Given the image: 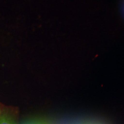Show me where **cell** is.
Instances as JSON below:
<instances>
[{"mask_svg":"<svg viewBox=\"0 0 124 124\" xmlns=\"http://www.w3.org/2000/svg\"><path fill=\"white\" fill-rule=\"evenodd\" d=\"M0 124H16L14 121L5 114H1L0 117Z\"/></svg>","mask_w":124,"mask_h":124,"instance_id":"6da1fadb","label":"cell"},{"mask_svg":"<svg viewBox=\"0 0 124 124\" xmlns=\"http://www.w3.org/2000/svg\"><path fill=\"white\" fill-rule=\"evenodd\" d=\"M1 111H0V117H1Z\"/></svg>","mask_w":124,"mask_h":124,"instance_id":"7a4b0ae2","label":"cell"}]
</instances>
